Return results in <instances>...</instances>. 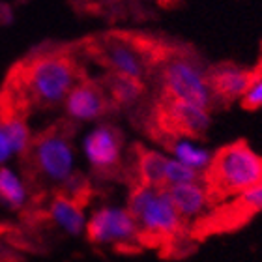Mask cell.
<instances>
[{"label":"cell","instance_id":"7402d4cb","mask_svg":"<svg viewBox=\"0 0 262 262\" xmlns=\"http://www.w3.org/2000/svg\"><path fill=\"white\" fill-rule=\"evenodd\" d=\"M13 23H15V10H13V6L10 2L0 0V27L8 28Z\"/></svg>","mask_w":262,"mask_h":262},{"label":"cell","instance_id":"9c48e42d","mask_svg":"<svg viewBox=\"0 0 262 262\" xmlns=\"http://www.w3.org/2000/svg\"><path fill=\"white\" fill-rule=\"evenodd\" d=\"M66 115L73 122H94L109 111V98L99 84L92 81H79L64 99Z\"/></svg>","mask_w":262,"mask_h":262},{"label":"cell","instance_id":"2e32d148","mask_svg":"<svg viewBox=\"0 0 262 262\" xmlns=\"http://www.w3.org/2000/svg\"><path fill=\"white\" fill-rule=\"evenodd\" d=\"M28 189L19 172L2 165L0 167V204L10 210H21L27 204Z\"/></svg>","mask_w":262,"mask_h":262},{"label":"cell","instance_id":"ba28073f","mask_svg":"<svg viewBox=\"0 0 262 262\" xmlns=\"http://www.w3.org/2000/svg\"><path fill=\"white\" fill-rule=\"evenodd\" d=\"M122 133L111 124H98L82 139V156L96 172L107 174L122 161Z\"/></svg>","mask_w":262,"mask_h":262},{"label":"cell","instance_id":"3957f363","mask_svg":"<svg viewBox=\"0 0 262 262\" xmlns=\"http://www.w3.org/2000/svg\"><path fill=\"white\" fill-rule=\"evenodd\" d=\"M210 182L225 195H240L262 180V156L247 142H232L213 156Z\"/></svg>","mask_w":262,"mask_h":262},{"label":"cell","instance_id":"ffe728a7","mask_svg":"<svg viewBox=\"0 0 262 262\" xmlns=\"http://www.w3.org/2000/svg\"><path fill=\"white\" fill-rule=\"evenodd\" d=\"M236 199H238L240 210H244L246 213L262 212V180L249 189H246L244 193H240Z\"/></svg>","mask_w":262,"mask_h":262},{"label":"cell","instance_id":"7a4b0ae2","mask_svg":"<svg viewBox=\"0 0 262 262\" xmlns=\"http://www.w3.org/2000/svg\"><path fill=\"white\" fill-rule=\"evenodd\" d=\"M127 212L135 219L139 234L156 240L176 238L184 227V219L176 212L165 187L139 184L129 195Z\"/></svg>","mask_w":262,"mask_h":262},{"label":"cell","instance_id":"cb8c5ba5","mask_svg":"<svg viewBox=\"0 0 262 262\" xmlns=\"http://www.w3.org/2000/svg\"><path fill=\"white\" fill-rule=\"evenodd\" d=\"M255 73H260L262 75V53H260V56H258V68H257V71Z\"/></svg>","mask_w":262,"mask_h":262},{"label":"cell","instance_id":"8fae6325","mask_svg":"<svg viewBox=\"0 0 262 262\" xmlns=\"http://www.w3.org/2000/svg\"><path fill=\"white\" fill-rule=\"evenodd\" d=\"M208 75H210L213 98H219L223 101H236V99H242L255 71L247 70L244 66L221 64Z\"/></svg>","mask_w":262,"mask_h":262},{"label":"cell","instance_id":"30bf717a","mask_svg":"<svg viewBox=\"0 0 262 262\" xmlns=\"http://www.w3.org/2000/svg\"><path fill=\"white\" fill-rule=\"evenodd\" d=\"M170 201L174 204L176 212L180 213L184 221H193L206 213L210 208V187L201 180L180 184V186L165 187Z\"/></svg>","mask_w":262,"mask_h":262},{"label":"cell","instance_id":"52a82bcc","mask_svg":"<svg viewBox=\"0 0 262 262\" xmlns=\"http://www.w3.org/2000/svg\"><path fill=\"white\" fill-rule=\"evenodd\" d=\"M96 55L113 75L141 81L148 71V55L141 45L127 36L111 34L96 43Z\"/></svg>","mask_w":262,"mask_h":262},{"label":"cell","instance_id":"ac0fdd59","mask_svg":"<svg viewBox=\"0 0 262 262\" xmlns=\"http://www.w3.org/2000/svg\"><path fill=\"white\" fill-rule=\"evenodd\" d=\"M107 88H109L111 98L120 105H133L142 96V82L137 79H129V77L111 73L107 79Z\"/></svg>","mask_w":262,"mask_h":262},{"label":"cell","instance_id":"d6986e66","mask_svg":"<svg viewBox=\"0 0 262 262\" xmlns=\"http://www.w3.org/2000/svg\"><path fill=\"white\" fill-rule=\"evenodd\" d=\"M202 176L196 174L195 170H191L189 167L182 165L180 161H176L169 156L167 165H165V187L170 186H180V184H189V182L201 180Z\"/></svg>","mask_w":262,"mask_h":262},{"label":"cell","instance_id":"44dd1931","mask_svg":"<svg viewBox=\"0 0 262 262\" xmlns=\"http://www.w3.org/2000/svg\"><path fill=\"white\" fill-rule=\"evenodd\" d=\"M242 105L246 109L257 111L262 109V75L255 73L249 82V86L246 88V92L242 96Z\"/></svg>","mask_w":262,"mask_h":262},{"label":"cell","instance_id":"5b68a950","mask_svg":"<svg viewBox=\"0 0 262 262\" xmlns=\"http://www.w3.org/2000/svg\"><path fill=\"white\" fill-rule=\"evenodd\" d=\"M161 81L170 101L193 103L210 109L215 99L210 86L208 71L191 56H170L163 64Z\"/></svg>","mask_w":262,"mask_h":262},{"label":"cell","instance_id":"277c9868","mask_svg":"<svg viewBox=\"0 0 262 262\" xmlns=\"http://www.w3.org/2000/svg\"><path fill=\"white\" fill-rule=\"evenodd\" d=\"M27 156L32 159L36 174L51 184L64 186L77 172L71 129L64 124H56L34 137Z\"/></svg>","mask_w":262,"mask_h":262},{"label":"cell","instance_id":"7c38bea8","mask_svg":"<svg viewBox=\"0 0 262 262\" xmlns=\"http://www.w3.org/2000/svg\"><path fill=\"white\" fill-rule=\"evenodd\" d=\"M169 156L182 165L189 167L195 170L196 174H208V170L213 163V156L215 154L210 148L201 142L196 137L189 135H176L169 142Z\"/></svg>","mask_w":262,"mask_h":262},{"label":"cell","instance_id":"e0dca14e","mask_svg":"<svg viewBox=\"0 0 262 262\" xmlns=\"http://www.w3.org/2000/svg\"><path fill=\"white\" fill-rule=\"evenodd\" d=\"M169 154L158 152V150H146L139 158V178L141 184L154 187H165V165H167Z\"/></svg>","mask_w":262,"mask_h":262},{"label":"cell","instance_id":"8992f818","mask_svg":"<svg viewBox=\"0 0 262 262\" xmlns=\"http://www.w3.org/2000/svg\"><path fill=\"white\" fill-rule=\"evenodd\" d=\"M88 240L96 246H131L141 234L135 219L122 206H101L86 219Z\"/></svg>","mask_w":262,"mask_h":262},{"label":"cell","instance_id":"603a6c76","mask_svg":"<svg viewBox=\"0 0 262 262\" xmlns=\"http://www.w3.org/2000/svg\"><path fill=\"white\" fill-rule=\"evenodd\" d=\"M11 158H13V152H11V146H10V142H8V137H6L4 129H2V124H0V167L8 163Z\"/></svg>","mask_w":262,"mask_h":262},{"label":"cell","instance_id":"6da1fadb","mask_svg":"<svg viewBox=\"0 0 262 262\" xmlns=\"http://www.w3.org/2000/svg\"><path fill=\"white\" fill-rule=\"evenodd\" d=\"M15 90L19 103L11 111L21 115L23 107L28 109H55L71 92V88L81 81L79 66L66 55L64 51L47 47V51L39 53L32 51V55L25 58L19 66V73H15Z\"/></svg>","mask_w":262,"mask_h":262},{"label":"cell","instance_id":"4fadbf2b","mask_svg":"<svg viewBox=\"0 0 262 262\" xmlns=\"http://www.w3.org/2000/svg\"><path fill=\"white\" fill-rule=\"evenodd\" d=\"M167 118L176 129L189 137L204 135L212 126V113H210V109L193 103L170 101V105L167 107Z\"/></svg>","mask_w":262,"mask_h":262},{"label":"cell","instance_id":"9a60e30c","mask_svg":"<svg viewBox=\"0 0 262 262\" xmlns=\"http://www.w3.org/2000/svg\"><path fill=\"white\" fill-rule=\"evenodd\" d=\"M0 124H2V129L8 137L13 156H27L34 137L25 116L17 115V113H2Z\"/></svg>","mask_w":262,"mask_h":262},{"label":"cell","instance_id":"5bb4252c","mask_svg":"<svg viewBox=\"0 0 262 262\" xmlns=\"http://www.w3.org/2000/svg\"><path fill=\"white\" fill-rule=\"evenodd\" d=\"M51 221L70 236H81L86 230V215L77 199L70 195H56L49 204Z\"/></svg>","mask_w":262,"mask_h":262}]
</instances>
